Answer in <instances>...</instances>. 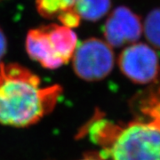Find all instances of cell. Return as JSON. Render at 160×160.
<instances>
[{
  "mask_svg": "<svg viewBox=\"0 0 160 160\" xmlns=\"http://www.w3.org/2000/svg\"><path fill=\"white\" fill-rule=\"evenodd\" d=\"M142 35V19L129 7L118 6L109 12L103 27V36L112 48L136 43Z\"/></svg>",
  "mask_w": 160,
  "mask_h": 160,
  "instance_id": "8992f818",
  "label": "cell"
},
{
  "mask_svg": "<svg viewBox=\"0 0 160 160\" xmlns=\"http://www.w3.org/2000/svg\"><path fill=\"white\" fill-rule=\"evenodd\" d=\"M80 160H105L103 159L100 156V155L98 154H95V153H92L90 155H87L86 156L85 158H83L82 159Z\"/></svg>",
  "mask_w": 160,
  "mask_h": 160,
  "instance_id": "7c38bea8",
  "label": "cell"
},
{
  "mask_svg": "<svg viewBox=\"0 0 160 160\" xmlns=\"http://www.w3.org/2000/svg\"><path fill=\"white\" fill-rule=\"evenodd\" d=\"M142 33L149 45L160 50V7L148 13L142 22Z\"/></svg>",
  "mask_w": 160,
  "mask_h": 160,
  "instance_id": "30bf717a",
  "label": "cell"
},
{
  "mask_svg": "<svg viewBox=\"0 0 160 160\" xmlns=\"http://www.w3.org/2000/svg\"><path fill=\"white\" fill-rule=\"evenodd\" d=\"M100 147L105 160H160V125L138 119L116 124L100 117L86 126L85 133Z\"/></svg>",
  "mask_w": 160,
  "mask_h": 160,
  "instance_id": "7a4b0ae2",
  "label": "cell"
},
{
  "mask_svg": "<svg viewBox=\"0 0 160 160\" xmlns=\"http://www.w3.org/2000/svg\"><path fill=\"white\" fill-rule=\"evenodd\" d=\"M133 102L145 120L160 125V83L151 85L142 92L133 100Z\"/></svg>",
  "mask_w": 160,
  "mask_h": 160,
  "instance_id": "ba28073f",
  "label": "cell"
},
{
  "mask_svg": "<svg viewBox=\"0 0 160 160\" xmlns=\"http://www.w3.org/2000/svg\"><path fill=\"white\" fill-rule=\"evenodd\" d=\"M59 85L41 86L40 78L19 63H0V124L14 127L34 125L56 106Z\"/></svg>",
  "mask_w": 160,
  "mask_h": 160,
  "instance_id": "6da1fadb",
  "label": "cell"
},
{
  "mask_svg": "<svg viewBox=\"0 0 160 160\" xmlns=\"http://www.w3.org/2000/svg\"><path fill=\"white\" fill-rule=\"evenodd\" d=\"M7 38L4 30L0 27V63L3 62L2 60L5 57L7 52Z\"/></svg>",
  "mask_w": 160,
  "mask_h": 160,
  "instance_id": "8fae6325",
  "label": "cell"
},
{
  "mask_svg": "<svg viewBox=\"0 0 160 160\" xmlns=\"http://www.w3.org/2000/svg\"><path fill=\"white\" fill-rule=\"evenodd\" d=\"M76 0H36V8L40 15L47 20H58L59 22L71 29L81 23L75 13Z\"/></svg>",
  "mask_w": 160,
  "mask_h": 160,
  "instance_id": "52a82bcc",
  "label": "cell"
},
{
  "mask_svg": "<svg viewBox=\"0 0 160 160\" xmlns=\"http://www.w3.org/2000/svg\"><path fill=\"white\" fill-rule=\"evenodd\" d=\"M120 71L137 85L160 83V60L154 47L136 42L126 46L118 58Z\"/></svg>",
  "mask_w": 160,
  "mask_h": 160,
  "instance_id": "5b68a950",
  "label": "cell"
},
{
  "mask_svg": "<svg viewBox=\"0 0 160 160\" xmlns=\"http://www.w3.org/2000/svg\"><path fill=\"white\" fill-rule=\"evenodd\" d=\"M111 8V0H76L75 13L81 22H95L109 14Z\"/></svg>",
  "mask_w": 160,
  "mask_h": 160,
  "instance_id": "9c48e42d",
  "label": "cell"
},
{
  "mask_svg": "<svg viewBox=\"0 0 160 160\" xmlns=\"http://www.w3.org/2000/svg\"><path fill=\"white\" fill-rule=\"evenodd\" d=\"M71 61L75 74L79 78L94 82L111 73L116 60L113 48L105 40L89 38L78 44Z\"/></svg>",
  "mask_w": 160,
  "mask_h": 160,
  "instance_id": "277c9868",
  "label": "cell"
},
{
  "mask_svg": "<svg viewBox=\"0 0 160 160\" xmlns=\"http://www.w3.org/2000/svg\"><path fill=\"white\" fill-rule=\"evenodd\" d=\"M78 44L74 29L61 23H50L29 29L25 49L29 57L43 68L56 69L71 61Z\"/></svg>",
  "mask_w": 160,
  "mask_h": 160,
  "instance_id": "3957f363",
  "label": "cell"
}]
</instances>
